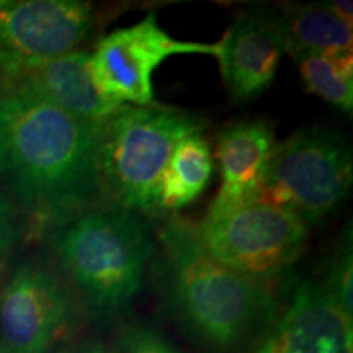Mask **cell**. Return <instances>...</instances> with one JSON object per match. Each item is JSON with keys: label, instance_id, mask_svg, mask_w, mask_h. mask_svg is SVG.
Here are the masks:
<instances>
[{"label": "cell", "instance_id": "obj_1", "mask_svg": "<svg viewBox=\"0 0 353 353\" xmlns=\"http://www.w3.org/2000/svg\"><path fill=\"white\" fill-rule=\"evenodd\" d=\"M100 125L0 90V175L21 206L57 224L99 203Z\"/></svg>", "mask_w": 353, "mask_h": 353}, {"label": "cell", "instance_id": "obj_2", "mask_svg": "<svg viewBox=\"0 0 353 353\" xmlns=\"http://www.w3.org/2000/svg\"><path fill=\"white\" fill-rule=\"evenodd\" d=\"M161 272L172 309L206 345L231 350L273 309L267 283L224 267L206 252L196 226L170 219L157 234Z\"/></svg>", "mask_w": 353, "mask_h": 353}, {"label": "cell", "instance_id": "obj_3", "mask_svg": "<svg viewBox=\"0 0 353 353\" xmlns=\"http://www.w3.org/2000/svg\"><path fill=\"white\" fill-rule=\"evenodd\" d=\"M51 245L101 319H113L130 307L156 252L144 219L113 205H94L54 224Z\"/></svg>", "mask_w": 353, "mask_h": 353}, {"label": "cell", "instance_id": "obj_4", "mask_svg": "<svg viewBox=\"0 0 353 353\" xmlns=\"http://www.w3.org/2000/svg\"><path fill=\"white\" fill-rule=\"evenodd\" d=\"M201 131L183 110L162 105H125L100 125L99 174L108 205L136 214L159 211V188L180 139Z\"/></svg>", "mask_w": 353, "mask_h": 353}, {"label": "cell", "instance_id": "obj_5", "mask_svg": "<svg viewBox=\"0 0 353 353\" xmlns=\"http://www.w3.org/2000/svg\"><path fill=\"white\" fill-rule=\"evenodd\" d=\"M352 151L329 128H304L275 144L259 201L286 210L306 226L327 218L350 193Z\"/></svg>", "mask_w": 353, "mask_h": 353}, {"label": "cell", "instance_id": "obj_6", "mask_svg": "<svg viewBox=\"0 0 353 353\" xmlns=\"http://www.w3.org/2000/svg\"><path fill=\"white\" fill-rule=\"evenodd\" d=\"M196 231L214 260L263 283L288 270L307 244V226L298 216L262 201L206 219Z\"/></svg>", "mask_w": 353, "mask_h": 353}, {"label": "cell", "instance_id": "obj_7", "mask_svg": "<svg viewBox=\"0 0 353 353\" xmlns=\"http://www.w3.org/2000/svg\"><path fill=\"white\" fill-rule=\"evenodd\" d=\"M175 54L218 57L219 43L182 41L159 26L156 15L118 28L97 44L90 54V72L99 90L120 105L148 107L154 103V70Z\"/></svg>", "mask_w": 353, "mask_h": 353}, {"label": "cell", "instance_id": "obj_8", "mask_svg": "<svg viewBox=\"0 0 353 353\" xmlns=\"http://www.w3.org/2000/svg\"><path fill=\"white\" fill-rule=\"evenodd\" d=\"M83 0H23L0 6V77L56 59L76 48L94 26Z\"/></svg>", "mask_w": 353, "mask_h": 353}, {"label": "cell", "instance_id": "obj_9", "mask_svg": "<svg viewBox=\"0 0 353 353\" xmlns=\"http://www.w3.org/2000/svg\"><path fill=\"white\" fill-rule=\"evenodd\" d=\"M69 311L59 278L39 263H21L0 294V345L12 353H48Z\"/></svg>", "mask_w": 353, "mask_h": 353}, {"label": "cell", "instance_id": "obj_10", "mask_svg": "<svg viewBox=\"0 0 353 353\" xmlns=\"http://www.w3.org/2000/svg\"><path fill=\"white\" fill-rule=\"evenodd\" d=\"M254 353H353V322L321 285L303 283Z\"/></svg>", "mask_w": 353, "mask_h": 353}, {"label": "cell", "instance_id": "obj_11", "mask_svg": "<svg viewBox=\"0 0 353 353\" xmlns=\"http://www.w3.org/2000/svg\"><path fill=\"white\" fill-rule=\"evenodd\" d=\"M218 43L221 76L237 100L254 99L270 87L286 54L275 13L262 8L237 17Z\"/></svg>", "mask_w": 353, "mask_h": 353}, {"label": "cell", "instance_id": "obj_12", "mask_svg": "<svg viewBox=\"0 0 353 353\" xmlns=\"http://www.w3.org/2000/svg\"><path fill=\"white\" fill-rule=\"evenodd\" d=\"M0 90L38 97L99 125L125 107L101 94L90 72V54L77 50L0 77Z\"/></svg>", "mask_w": 353, "mask_h": 353}, {"label": "cell", "instance_id": "obj_13", "mask_svg": "<svg viewBox=\"0 0 353 353\" xmlns=\"http://www.w3.org/2000/svg\"><path fill=\"white\" fill-rule=\"evenodd\" d=\"M275 145L270 126L242 121L228 126L218 138L221 188L208 213L210 221L259 201L262 179Z\"/></svg>", "mask_w": 353, "mask_h": 353}, {"label": "cell", "instance_id": "obj_14", "mask_svg": "<svg viewBox=\"0 0 353 353\" xmlns=\"http://www.w3.org/2000/svg\"><path fill=\"white\" fill-rule=\"evenodd\" d=\"M273 13L286 54L291 57L307 52L332 57L352 56V25L335 17L325 3H293Z\"/></svg>", "mask_w": 353, "mask_h": 353}, {"label": "cell", "instance_id": "obj_15", "mask_svg": "<svg viewBox=\"0 0 353 353\" xmlns=\"http://www.w3.org/2000/svg\"><path fill=\"white\" fill-rule=\"evenodd\" d=\"M213 154L200 132L179 141L167 162L159 188V211H179L192 205L208 187Z\"/></svg>", "mask_w": 353, "mask_h": 353}, {"label": "cell", "instance_id": "obj_16", "mask_svg": "<svg viewBox=\"0 0 353 353\" xmlns=\"http://www.w3.org/2000/svg\"><path fill=\"white\" fill-rule=\"evenodd\" d=\"M306 90L332 107L350 113L353 108V59L307 52L293 57Z\"/></svg>", "mask_w": 353, "mask_h": 353}, {"label": "cell", "instance_id": "obj_17", "mask_svg": "<svg viewBox=\"0 0 353 353\" xmlns=\"http://www.w3.org/2000/svg\"><path fill=\"white\" fill-rule=\"evenodd\" d=\"M352 244L348 241L342 249H339L334 255L332 263L329 267L325 283L321 286L329 293V296L335 299V303L341 306L348 316H352Z\"/></svg>", "mask_w": 353, "mask_h": 353}, {"label": "cell", "instance_id": "obj_18", "mask_svg": "<svg viewBox=\"0 0 353 353\" xmlns=\"http://www.w3.org/2000/svg\"><path fill=\"white\" fill-rule=\"evenodd\" d=\"M117 353H179L161 335L144 327H130L121 334Z\"/></svg>", "mask_w": 353, "mask_h": 353}, {"label": "cell", "instance_id": "obj_19", "mask_svg": "<svg viewBox=\"0 0 353 353\" xmlns=\"http://www.w3.org/2000/svg\"><path fill=\"white\" fill-rule=\"evenodd\" d=\"M21 221L17 208L6 192L0 188V259L10 252L21 236Z\"/></svg>", "mask_w": 353, "mask_h": 353}, {"label": "cell", "instance_id": "obj_20", "mask_svg": "<svg viewBox=\"0 0 353 353\" xmlns=\"http://www.w3.org/2000/svg\"><path fill=\"white\" fill-rule=\"evenodd\" d=\"M330 8V12L334 13L335 17H339L342 21H345V23L352 25V20H353V3L350 0H332V2H327L325 3Z\"/></svg>", "mask_w": 353, "mask_h": 353}, {"label": "cell", "instance_id": "obj_21", "mask_svg": "<svg viewBox=\"0 0 353 353\" xmlns=\"http://www.w3.org/2000/svg\"><path fill=\"white\" fill-rule=\"evenodd\" d=\"M82 353H103V350H101L100 347H92V348H88V350L82 352Z\"/></svg>", "mask_w": 353, "mask_h": 353}, {"label": "cell", "instance_id": "obj_22", "mask_svg": "<svg viewBox=\"0 0 353 353\" xmlns=\"http://www.w3.org/2000/svg\"><path fill=\"white\" fill-rule=\"evenodd\" d=\"M0 353H12V352L7 350V348L3 347V345H0Z\"/></svg>", "mask_w": 353, "mask_h": 353}, {"label": "cell", "instance_id": "obj_23", "mask_svg": "<svg viewBox=\"0 0 353 353\" xmlns=\"http://www.w3.org/2000/svg\"><path fill=\"white\" fill-rule=\"evenodd\" d=\"M2 3H3V2H0V6H2Z\"/></svg>", "mask_w": 353, "mask_h": 353}]
</instances>
